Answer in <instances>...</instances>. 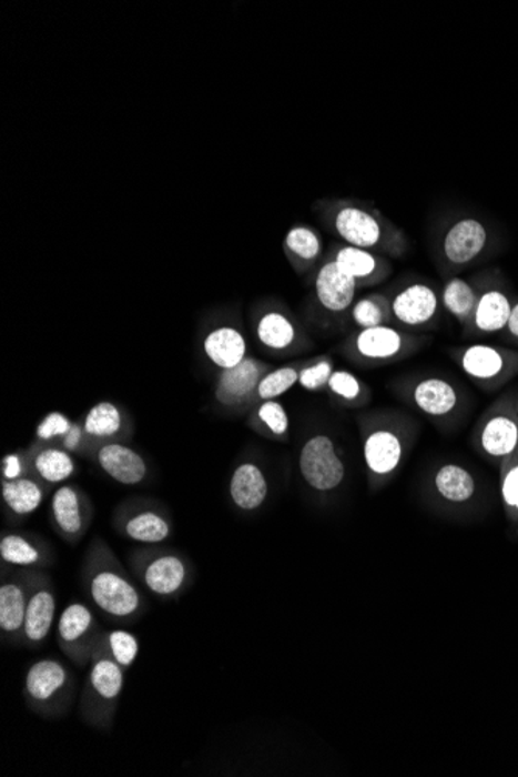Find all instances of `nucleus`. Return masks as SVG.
<instances>
[{
    "label": "nucleus",
    "instance_id": "obj_1",
    "mask_svg": "<svg viewBox=\"0 0 518 777\" xmlns=\"http://www.w3.org/2000/svg\"><path fill=\"white\" fill-rule=\"evenodd\" d=\"M80 576L89 603L108 618L132 623L145 615V596L104 538H92L85 548Z\"/></svg>",
    "mask_w": 518,
    "mask_h": 777
},
{
    "label": "nucleus",
    "instance_id": "obj_2",
    "mask_svg": "<svg viewBox=\"0 0 518 777\" xmlns=\"http://www.w3.org/2000/svg\"><path fill=\"white\" fill-rule=\"evenodd\" d=\"M323 224L344 244L387 258H403L407 236L373 206L353 201H333L322 212Z\"/></svg>",
    "mask_w": 518,
    "mask_h": 777
},
{
    "label": "nucleus",
    "instance_id": "obj_3",
    "mask_svg": "<svg viewBox=\"0 0 518 777\" xmlns=\"http://www.w3.org/2000/svg\"><path fill=\"white\" fill-rule=\"evenodd\" d=\"M128 562L135 579L161 599L181 596L193 581V564L186 554L162 545L132 549Z\"/></svg>",
    "mask_w": 518,
    "mask_h": 777
},
{
    "label": "nucleus",
    "instance_id": "obj_4",
    "mask_svg": "<svg viewBox=\"0 0 518 777\" xmlns=\"http://www.w3.org/2000/svg\"><path fill=\"white\" fill-rule=\"evenodd\" d=\"M77 679L57 658L34 662L23 677L22 695L31 713L42 718H60L75 698Z\"/></svg>",
    "mask_w": 518,
    "mask_h": 777
},
{
    "label": "nucleus",
    "instance_id": "obj_5",
    "mask_svg": "<svg viewBox=\"0 0 518 777\" xmlns=\"http://www.w3.org/2000/svg\"><path fill=\"white\" fill-rule=\"evenodd\" d=\"M124 670L106 655L93 654L80 700V716L85 725L109 731L124 689Z\"/></svg>",
    "mask_w": 518,
    "mask_h": 777
},
{
    "label": "nucleus",
    "instance_id": "obj_6",
    "mask_svg": "<svg viewBox=\"0 0 518 777\" xmlns=\"http://www.w3.org/2000/svg\"><path fill=\"white\" fill-rule=\"evenodd\" d=\"M426 335L408 333L392 325L357 330L341 346L351 363L369 369L403 361L426 343Z\"/></svg>",
    "mask_w": 518,
    "mask_h": 777
},
{
    "label": "nucleus",
    "instance_id": "obj_7",
    "mask_svg": "<svg viewBox=\"0 0 518 777\" xmlns=\"http://www.w3.org/2000/svg\"><path fill=\"white\" fill-rule=\"evenodd\" d=\"M112 526L120 537L139 545H162L173 536L174 523L169 507L158 500H124L112 514Z\"/></svg>",
    "mask_w": 518,
    "mask_h": 777
},
{
    "label": "nucleus",
    "instance_id": "obj_8",
    "mask_svg": "<svg viewBox=\"0 0 518 777\" xmlns=\"http://www.w3.org/2000/svg\"><path fill=\"white\" fill-rule=\"evenodd\" d=\"M459 369L475 385L492 393L518 376V351L474 343L450 353Z\"/></svg>",
    "mask_w": 518,
    "mask_h": 777
},
{
    "label": "nucleus",
    "instance_id": "obj_9",
    "mask_svg": "<svg viewBox=\"0 0 518 777\" xmlns=\"http://www.w3.org/2000/svg\"><path fill=\"white\" fill-rule=\"evenodd\" d=\"M271 370L268 363L248 355L240 365L220 371L213 390L217 407L230 415H248L255 407L260 382Z\"/></svg>",
    "mask_w": 518,
    "mask_h": 777
},
{
    "label": "nucleus",
    "instance_id": "obj_10",
    "mask_svg": "<svg viewBox=\"0 0 518 777\" xmlns=\"http://www.w3.org/2000/svg\"><path fill=\"white\" fill-rule=\"evenodd\" d=\"M103 632L104 628L100 626L95 613L89 605L69 604L58 619V647L73 665L89 666Z\"/></svg>",
    "mask_w": 518,
    "mask_h": 777
},
{
    "label": "nucleus",
    "instance_id": "obj_11",
    "mask_svg": "<svg viewBox=\"0 0 518 777\" xmlns=\"http://www.w3.org/2000/svg\"><path fill=\"white\" fill-rule=\"evenodd\" d=\"M478 447L483 455L501 464L518 445V389L504 394L485 413L478 425Z\"/></svg>",
    "mask_w": 518,
    "mask_h": 777
},
{
    "label": "nucleus",
    "instance_id": "obj_12",
    "mask_svg": "<svg viewBox=\"0 0 518 777\" xmlns=\"http://www.w3.org/2000/svg\"><path fill=\"white\" fill-rule=\"evenodd\" d=\"M253 331L260 346L276 357L303 353L314 346L298 320L280 304L263 307L253 319Z\"/></svg>",
    "mask_w": 518,
    "mask_h": 777
},
{
    "label": "nucleus",
    "instance_id": "obj_13",
    "mask_svg": "<svg viewBox=\"0 0 518 777\" xmlns=\"http://www.w3.org/2000/svg\"><path fill=\"white\" fill-rule=\"evenodd\" d=\"M95 507L88 492L77 484H61L50 500L54 533L69 545H78L91 528Z\"/></svg>",
    "mask_w": 518,
    "mask_h": 777
},
{
    "label": "nucleus",
    "instance_id": "obj_14",
    "mask_svg": "<svg viewBox=\"0 0 518 777\" xmlns=\"http://www.w3.org/2000/svg\"><path fill=\"white\" fill-rule=\"evenodd\" d=\"M298 466L303 480L318 492L337 490L345 480V463L338 455L336 443L322 433L303 444Z\"/></svg>",
    "mask_w": 518,
    "mask_h": 777
},
{
    "label": "nucleus",
    "instance_id": "obj_15",
    "mask_svg": "<svg viewBox=\"0 0 518 777\" xmlns=\"http://www.w3.org/2000/svg\"><path fill=\"white\" fill-rule=\"evenodd\" d=\"M37 572L38 569L16 568L10 574H3L0 584V632L3 643L11 646H22L23 620Z\"/></svg>",
    "mask_w": 518,
    "mask_h": 777
},
{
    "label": "nucleus",
    "instance_id": "obj_16",
    "mask_svg": "<svg viewBox=\"0 0 518 777\" xmlns=\"http://www.w3.org/2000/svg\"><path fill=\"white\" fill-rule=\"evenodd\" d=\"M488 226L473 216L459 218L447 226L441 238L443 263L450 271L469 268L488 249Z\"/></svg>",
    "mask_w": 518,
    "mask_h": 777
},
{
    "label": "nucleus",
    "instance_id": "obj_17",
    "mask_svg": "<svg viewBox=\"0 0 518 777\" xmlns=\"http://www.w3.org/2000/svg\"><path fill=\"white\" fill-rule=\"evenodd\" d=\"M57 589L53 582L45 569H38L23 620L22 646L38 649L47 642L57 620Z\"/></svg>",
    "mask_w": 518,
    "mask_h": 777
},
{
    "label": "nucleus",
    "instance_id": "obj_18",
    "mask_svg": "<svg viewBox=\"0 0 518 777\" xmlns=\"http://www.w3.org/2000/svg\"><path fill=\"white\" fill-rule=\"evenodd\" d=\"M357 284L334 261L325 258L314 275V302L328 319H348L357 300Z\"/></svg>",
    "mask_w": 518,
    "mask_h": 777
},
{
    "label": "nucleus",
    "instance_id": "obj_19",
    "mask_svg": "<svg viewBox=\"0 0 518 777\" xmlns=\"http://www.w3.org/2000/svg\"><path fill=\"white\" fill-rule=\"evenodd\" d=\"M441 299L427 283H410L392 299L393 322L400 330H426L438 319Z\"/></svg>",
    "mask_w": 518,
    "mask_h": 777
},
{
    "label": "nucleus",
    "instance_id": "obj_20",
    "mask_svg": "<svg viewBox=\"0 0 518 777\" xmlns=\"http://www.w3.org/2000/svg\"><path fill=\"white\" fill-rule=\"evenodd\" d=\"M89 441V456L100 445L130 443L134 436V421L126 408L112 401H100L81 416ZM89 460V458H88Z\"/></svg>",
    "mask_w": 518,
    "mask_h": 777
},
{
    "label": "nucleus",
    "instance_id": "obj_21",
    "mask_svg": "<svg viewBox=\"0 0 518 777\" xmlns=\"http://www.w3.org/2000/svg\"><path fill=\"white\" fill-rule=\"evenodd\" d=\"M109 478L123 486H139L150 476V464L145 456L128 443L100 445L89 456Z\"/></svg>",
    "mask_w": 518,
    "mask_h": 777
},
{
    "label": "nucleus",
    "instance_id": "obj_22",
    "mask_svg": "<svg viewBox=\"0 0 518 777\" xmlns=\"http://www.w3.org/2000/svg\"><path fill=\"white\" fill-rule=\"evenodd\" d=\"M326 258L334 261L342 272L354 280L358 289L377 286L387 281L393 273L392 263L387 256L353 248L344 242L334 245Z\"/></svg>",
    "mask_w": 518,
    "mask_h": 777
},
{
    "label": "nucleus",
    "instance_id": "obj_23",
    "mask_svg": "<svg viewBox=\"0 0 518 777\" xmlns=\"http://www.w3.org/2000/svg\"><path fill=\"white\" fill-rule=\"evenodd\" d=\"M400 394L419 412L431 417L450 416L457 412L461 402L457 386L438 376L418 379L410 385H405Z\"/></svg>",
    "mask_w": 518,
    "mask_h": 777
},
{
    "label": "nucleus",
    "instance_id": "obj_24",
    "mask_svg": "<svg viewBox=\"0 0 518 777\" xmlns=\"http://www.w3.org/2000/svg\"><path fill=\"white\" fill-rule=\"evenodd\" d=\"M0 558L3 565L29 569H47L57 561L49 542L26 531H6L2 534Z\"/></svg>",
    "mask_w": 518,
    "mask_h": 777
},
{
    "label": "nucleus",
    "instance_id": "obj_25",
    "mask_svg": "<svg viewBox=\"0 0 518 777\" xmlns=\"http://www.w3.org/2000/svg\"><path fill=\"white\" fill-rule=\"evenodd\" d=\"M30 471L34 478L47 487L61 486L77 474L75 455L58 444L31 443L29 447Z\"/></svg>",
    "mask_w": 518,
    "mask_h": 777
},
{
    "label": "nucleus",
    "instance_id": "obj_26",
    "mask_svg": "<svg viewBox=\"0 0 518 777\" xmlns=\"http://www.w3.org/2000/svg\"><path fill=\"white\" fill-rule=\"evenodd\" d=\"M202 350L220 371L233 369L248 357L247 337L240 327L230 323L210 330L202 339Z\"/></svg>",
    "mask_w": 518,
    "mask_h": 777
},
{
    "label": "nucleus",
    "instance_id": "obj_27",
    "mask_svg": "<svg viewBox=\"0 0 518 777\" xmlns=\"http://www.w3.org/2000/svg\"><path fill=\"white\" fill-rule=\"evenodd\" d=\"M512 300L504 289L489 287L480 292L473 322L467 330L480 335L504 333L512 312Z\"/></svg>",
    "mask_w": 518,
    "mask_h": 777
},
{
    "label": "nucleus",
    "instance_id": "obj_28",
    "mask_svg": "<svg viewBox=\"0 0 518 777\" xmlns=\"http://www.w3.org/2000/svg\"><path fill=\"white\" fill-rule=\"evenodd\" d=\"M228 492L230 498L237 509L244 511V513L260 509L268 495L266 475L261 471L258 464H240L230 478Z\"/></svg>",
    "mask_w": 518,
    "mask_h": 777
},
{
    "label": "nucleus",
    "instance_id": "obj_29",
    "mask_svg": "<svg viewBox=\"0 0 518 777\" xmlns=\"http://www.w3.org/2000/svg\"><path fill=\"white\" fill-rule=\"evenodd\" d=\"M403 441L388 428H372L364 440L366 467L376 476L393 474L403 460Z\"/></svg>",
    "mask_w": 518,
    "mask_h": 777
},
{
    "label": "nucleus",
    "instance_id": "obj_30",
    "mask_svg": "<svg viewBox=\"0 0 518 777\" xmlns=\"http://www.w3.org/2000/svg\"><path fill=\"white\" fill-rule=\"evenodd\" d=\"M284 253L292 268L299 275L313 271L323 256V240L314 226L297 224L291 226L283 244Z\"/></svg>",
    "mask_w": 518,
    "mask_h": 777
},
{
    "label": "nucleus",
    "instance_id": "obj_31",
    "mask_svg": "<svg viewBox=\"0 0 518 777\" xmlns=\"http://www.w3.org/2000/svg\"><path fill=\"white\" fill-rule=\"evenodd\" d=\"M49 487L39 482L33 475L13 480V482H2V502L7 514L22 521L29 517L44 502Z\"/></svg>",
    "mask_w": 518,
    "mask_h": 777
},
{
    "label": "nucleus",
    "instance_id": "obj_32",
    "mask_svg": "<svg viewBox=\"0 0 518 777\" xmlns=\"http://www.w3.org/2000/svg\"><path fill=\"white\" fill-rule=\"evenodd\" d=\"M247 424L252 431L268 440L287 441L290 438V415L278 400L256 404L248 413Z\"/></svg>",
    "mask_w": 518,
    "mask_h": 777
},
{
    "label": "nucleus",
    "instance_id": "obj_33",
    "mask_svg": "<svg viewBox=\"0 0 518 777\" xmlns=\"http://www.w3.org/2000/svg\"><path fill=\"white\" fill-rule=\"evenodd\" d=\"M478 296L480 292L473 283L459 276L447 280L443 286L441 304L444 310L449 312L451 317L458 320L463 326H469L473 322L475 307H477Z\"/></svg>",
    "mask_w": 518,
    "mask_h": 777
},
{
    "label": "nucleus",
    "instance_id": "obj_34",
    "mask_svg": "<svg viewBox=\"0 0 518 777\" xmlns=\"http://www.w3.org/2000/svg\"><path fill=\"white\" fill-rule=\"evenodd\" d=\"M325 393L334 404L345 408L366 407L373 400L372 389L348 370L334 371Z\"/></svg>",
    "mask_w": 518,
    "mask_h": 777
},
{
    "label": "nucleus",
    "instance_id": "obj_35",
    "mask_svg": "<svg viewBox=\"0 0 518 777\" xmlns=\"http://www.w3.org/2000/svg\"><path fill=\"white\" fill-rule=\"evenodd\" d=\"M435 487L444 500L450 503L470 502L477 494L475 476L459 464H446L436 472Z\"/></svg>",
    "mask_w": 518,
    "mask_h": 777
},
{
    "label": "nucleus",
    "instance_id": "obj_36",
    "mask_svg": "<svg viewBox=\"0 0 518 777\" xmlns=\"http://www.w3.org/2000/svg\"><path fill=\"white\" fill-rule=\"evenodd\" d=\"M357 330L389 325L393 322L392 299L384 294H369L357 299L348 314Z\"/></svg>",
    "mask_w": 518,
    "mask_h": 777
},
{
    "label": "nucleus",
    "instance_id": "obj_37",
    "mask_svg": "<svg viewBox=\"0 0 518 777\" xmlns=\"http://www.w3.org/2000/svg\"><path fill=\"white\" fill-rule=\"evenodd\" d=\"M139 638L128 630H104L93 654L106 655L124 670L130 669L139 657Z\"/></svg>",
    "mask_w": 518,
    "mask_h": 777
},
{
    "label": "nucleus",
    "instance_id": "obj_38",
    "mask_svg": "<svg viewBox=\"0 0 518 777\" xmlns=\"http://www.w3.org/2000/svg\"><path fill=\"white\" fill-rule=\"evenodd\" d=\"M305 363L306 361L292 362L268 371L256 390L255 405L264 401L278 400L283 394L291 392L298 384L299 373H302Z\"/></svg>",
    "mask_w": 518,
    "mask_h": 777
},
{
    "label": "nucleus",
    "instance_id": "obj_39",
    "mask_svg": "<svg viewBox=\"0 0 518 777\" xmlns=\"http://www.w3.org/2000/svg\"><path fill=\"white\" fill-rule=\"evenodd\" d=\"M334 371H336V363L329 355L307 359L302 373H299L298 385L309 393L326 392V386H328Z\"/></svg>",
    "mask_w": 518,
    "mask_h": 777
},
{
    "label": "nucleus",
    "instance_id": "obj_40",
    "mask_svg": "<svg viewBox=\"0 0 518 777\" xmlns=\"http://www.w3.org/2000/svg\"><path fill=\"white\" fill-rule=\"evenodd\" d=\"M500 492L506 513L518 522V445L512 455L501 463Z\"/></svg>",
    "mask_w": 518,
    "mask_h": 777
},
{
    "label": "nucleus",
    "instance_id": "obj_41",
    "mask_svg": "<svg viewBox=\"0 0 518 777\" xmlns=\"http://www.w3.org/2000/svg\"><path fill=\"white\" fill-rule=\"evenodd\" d=\"M73 421L65 413L50 412L47 413L34 431V443L41 444H60V441L68 435Z\"/></svg>",
    "mask_w": 518,
    "mask_h": 777
},
{
    "label": "nucleus",
    "instance_id": "obj_42",
    "mask_svg": "<svg viewBox=\"0 0 518 777\" xmlns=\"http://www.w3.org/2000/svg\"><path fill=\"white\" fill-rule=\"evenodd\" d=\"M31 475L30 456L27 448L7 453L0 461V480L2 482H13V480L23 478Z\"/></svg>",
    "mask_w": 518,
    "mask_h": 777
},
{
    "label": "nucleus",
    "instance_id": "obj_43",
    "mask_svg": "<svg viewBox=\"0 0 518 777\" xmlns=\"http://www.w3.org/2000/svg\"><path fill=\"white\" fill-rule=\"evenodd\" d=\"M58 445H61L64 451L72 453V455L89 458V452H91V448H89V441L88 436H85L83 421H81V417L78 421H73L72 427H70L68 435H65Z\"/></svg>",
    "mask_w": 518,
    "mask_h": 777
},
{
    "label": "nucleus",
    "instance_id": "obj_44",
    "mask_svg": "<svg viewBox=\"0 0 518 777\" xmlns=\"http://www.w3.org/2000/svg\"><path fill=\"white\" fill-rule=\"evenodd\" d=\"M506 339L511 340L514 343H518V302L514 303L511 317H509L508 325L504 331Z\"/></svg>",
    "mask_w": 518,
    "mask_h": 777
}]
</instances>
